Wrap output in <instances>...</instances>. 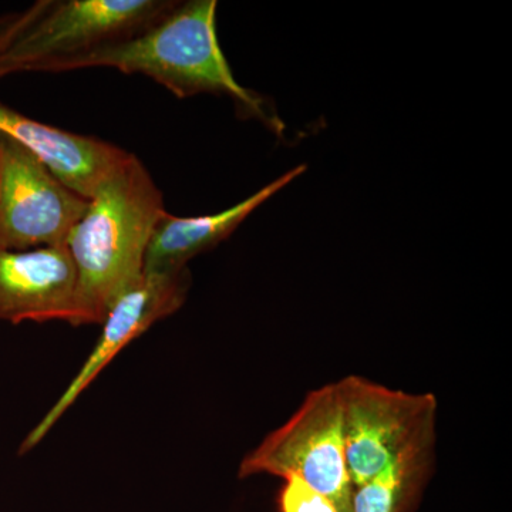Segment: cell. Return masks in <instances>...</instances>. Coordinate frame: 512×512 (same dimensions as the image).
<instances>
[{
    "label": "cell",
    "instance_id": "4fadbf2b",
    "mask_svg": "<svg viewBox=\"0 0 512 512\" xmlns=\"http://www.w3.org/2000/svg\"><path fill=\"white\" fill-rule=\"evenodd\" d=\"M19 18V13H10V15L0 16V43L5 39L6 35L15 26L16 20Z\"/></svg>",
    "mask_w": 512,
    "mask_h": 512
},
{
    "label": "cell",
    "instance_id": "3957f363",
    "mask_svg": "<svg viewBox=\"0 0 512 512\" xmlns=\"http://www.w3.org/2000/svg\"><path fill=\"white\" fill-rule=\"evenodd\" d=\"M177 0H39L19 13L0 43V80L25 72L63 73L103 47L140 35Z\"/></svg>",
    "mask_w": 512,
    "mask_h": 512
},
{
    "label": "cell",
    "instance_id": "6da1fadb",
    "mask_svg": "<svg viewBox=\"0 0 512 512\" xmlns=\"http://www.w3.org/2000/svg\"><path fill=\"white\" fill-rule=\"evenodd\" d=\"M164 212L163 192L134 154L100 184L66 241L77 271V326L101 325L121 293L141 278Z\"/></svg>",
    "mask_w": 512,
    "mask_h": 512
},
{
    "label": "cell",
    "instance_id": "8fae6325",
    "mask_svg": "<svg viewBox=\"0 0 512 512\" xmlns=\"http://www.w3.org/2000/svg\"><path fill=\"white\" fill-rule=\"evenodd\" d=\"M436 427H426L389 466L356 487L350 512H416L436 466Z\"/></svg>",
    "mask_w": 512,
    "mask_h": 512
},
{
    "label": "cell",
    "instance_id": "5b68a950",
    "mask_svg": "<svg viewBox=\"0 0 512 512\" xmlns=\"http://www.w3.org/2000/svg\"><path fill=\"white\" fill-rule=\"evenodd\" d=\"M336 383L353 490L389 466L426 427L437 424L439 404L433 393L390 389L357 375Z\"/></svg>",
    "mask_w": 512,
    "mask_h": 512
},
{
    "label": "cell",
    "instance_id": "52a82bcc",
    "mask_svg": "<svg viewBox=\"0 0 512 512\" xmlns=\"http://www.w3.org/2000/svg\"><path fill=\"white\" fill-rule=\"evenodd\" d=\"M190 285L188 269L178 274L144 272L136 284L121 293L101 323L100 338L82 369L74 376L63 394H60L59 400L50 407L45 417L23 440L19 453H29L45 439L57 421L62 419L64 413L92 386L94 380L113 362L121 350L144 335L160 320L180 311L187 299Z\"/></svg>",
    "mask_w": 512,
    "mask_h": 512
},
{
    "label": "cell",
    "instance_id": "8992f818",
    "mask_svg": "<svg viewBox=\"0 0 512 512\" xmlns=\"http://www.w3.org/2000/svg\"><path fill=\"white\" fill-rule=\"evenodd\" d=\"M87 205L28 148L0 131V249L66 244Z\"/></svg>",
    "mask_w": 512,
    "mask_h": 512
},
{
    "label": "cell",
    "instance_id": "7a4b0ae2",
    "mask_svg": "<svg viewBox=\"0 0 512 512\" xmlns=\"http://www.w3.org/2000/svg\"><path fill=\"white\" fill-rule=\"evenodd\" d=\"M217 6V0L177 2L140 35L97 50L77 70L111 67L124 74H143L178 99L225 94L244 119L262 121L282 134L284 123L268 100L235 80L218 40Z\"/></svg>",
    "mask_w": 512,
    "mask_h": 512
},
{
    "label": "cell",
    "instance_id": "277c9868",
    "mask_svg": "<svg viewBox=\"0 0 512 512\" xmlns=\"http://www.w3.org/2000/svg\"><path fill=\"white\" fill-rule=\"evenodd\" d=\"M298 477L350 512V483L338 383L313 390L291 419L271 431L239 464L238 477Z\"/></svg>",
    "mask_w": 512,
    "mask_h": 512
},
{
    "label": "cell",
    "instance_id": "9c48e42d",
    "mask_svg": "<svg viewBox=\"0 0 512 512\" xmlns=\"http://www.w3.org/2000/svg\"><path fill=\"white\" fill-rule=\"evenodd\" d=\"M0 131L28 148L57 180L84 200H90L100 184L131 154L100 138L29 119L2 103Z\"/></svg>",
    "mask_w": 512,
    "mask_h": 512
},
{
    "label": "cell",
    "instance_id": "30bf717a",
    "mask_svg": "<svg viewBox=\"0 0 512 512\" xmlns=\"http://www.w3.org/2000/svg\"><path fill=\"white\" fill-rule=\"evenodd\" d=\"M305 170V165H299L278 180L265 185L247 200L217 214L175 217L165 211L151 235L144 261V272L178 274L187 271V264L192 258L210 251L231 237L235 229L247 220L256 208L261 207L272 195L281 191Z\"/></svg>",
    "mask_w": 512,
    "mask_h": 512
},
{
    "label": "cell",
    "instance_id": "7c38bea8",
    "mask_svg": "<svg viewBox=\"0 0 512 512\" xmlns=\"http://www.w3.org/2000/svg\"><path fill=\"white\" fill-rule=\"evenodd\" d=\"M278 507L281 512H339L328 497L298 477L285 478Z\"/></svg>",
    "mask_w": 512,
    "mask_h": 512
},
{
    "label": "cell",
    "instance_id": "ba28073f",
    "mask_svg": "<svg viewBox=\"0 0 512 512\" xmlns=\"http://www.w3.org/2000/svg\"><path fill=\"white\" fill-rule=\"evenodd\" d=\"M77 271L66 244L0 249V322L77 326Z\"/></svg>",
    "mask_w": 512,
    "mask_h": 512
}]
</instances>
